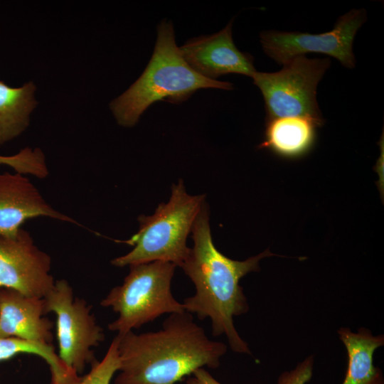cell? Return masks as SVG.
<instances>
[{"label":"cell","instance_id":"obj_11","mask_svg":"<svg viewBox=\"0 0 384 384\" xmlns=\"http://www.w3.org/2000/svg\"><path fill=\"white\" fill-rule=\"evenodd\" d=\"M36 217L78 224L50 206L25 175L0 174V235H16L25 221Z\"/></svg>","mask_w":384,"mask_h":384},{"label":"cell","instance_id":"obj_17","mask_svg":"<svg viewBox=\"0 0 384 384\" xmlns=\"http://www.w3.org/2000/svg\"><path fill=\"white\" fill-rule=\"evenodd\" d=\"M0 164L9 166L16 173L43 178L48 175L43 153L38 149L25 148L11 156L0 155Z\"/></svg>","mask_w":384,"mask_h":384},{"label":"cell","instance_id":"obj_20","mask_svg":"<svg viewBox=\"0 0 384 384\" xmlns=\"http://www.w3.org/2000/svg\"><path fill=\"white\" fill-rule=\"evenodd\" d=\"M192 376L185 379L186 384H223L215 379L203 368L196 370Z\"/></svg>","mask_w":384,"mask_h":384},{"label":"cell","instance_id":"obj_1","mask_svg":"<svg viewBox=\"0 0 384 384\" xmlns=\"http://www.w3.org/2000/svg\"><path fill=\"white\" fill-rule=\"evenodd\" d=\"M193 247L181 267L193 282L196 293L182 303L186 311L200 320L210 318L213 336L225 335L235 353L251 354L247 343L240 336L233 317L249 310L240 280L247 274L258 272L259 262L274 255L268 249L245 260H234L219 252L213 244L207 203L204 201L193 223Z\"/></svg>","mask_w":384,"mask_h":384},{"label":"cell","instance_id":"obj_12","mask_svg":"<svg viewBox=\"0 0 384 384\" xmlns=\"http://www.w3.org/2000/svg\"><path fill=\"white\" fill-rule=\"evenodd\" d=\"M44 314L43 298L9 289L0 290V337L51 345L53 323Z\"/></svg>","mask_w":384,"mask_h":384},{"label":"cell","instance_id":"obj_6","mask_svg":"<svg viewBox=\"0 0 384 384\" xmlns=\"http://www.w3.org/2000/svg\"><path fill=\"white\" fill-rule=\"evenodd\" d=\"M331 60L299 55L277 72H256L252 78L265 101L266 120L288 117L310 119L321 127L324 119L316 100L319 82Z\"/></svg>","mask_w":384,"mask_h":384},{"label":"cell","instance_id":"obj_8","mask_svg":"<svg viewBox=\"0 0 384 384\" xmlns=\"http://www.w3.org/2000/svg\"><path fill=\"white\" fill-rule=\"evenodd\" d=\"M366 19L365 9H353L341 16L329 31L311 34L265 31L260 33V43L265 54L282 65L297 56L319 53L331 56L351 69L356 65L353 40Z\"/></svg>","mask_w":384,"mask_h":384},{"label":"cell","instance_id":"obj_4","mask_svg":"<svg viewBox=\"0 0 384 384\" xmlns=\"http://www.w3.org/2000/svg\"><path fill=\"white\" fill-rule=\"evenodd\" d=\"M205 195L191 196L186 193L181 179L171 187L167 203H160L152 215H141L137 233L124 243L133 249L111 261L122 267L154 261L174 263L181 267L190 247L186 240Z\"/></svg>","mask_w":384,"mask_h":384},{"label":"cell","instance_id":"obj_13","mask_svg":"<svg viewBox=\"0 0 384 384\" xmlns=\"http://www.w3.org/2000/svg\"><path fill=\"white\" fill-rule=\"evenodd\" d=\"M319 127L313 120L301 117L266 120L264 139L258 147L284 159L300 158L313 148Z\"/></svg>","mask_w":384,"mask_h":384},{"label":"cell","instance_id":"obj_18","mask_svg":"<svg viewBox=\"0 0 384 384\" xmlns=\"http://www.w3.org/2000/svg\"><path fill=\"white\" fill-rule=\"evenodd\" d=\"M120 362L118 352V337L112 340L102 361L91 363L90 372L82 377L79 384H110L114 373L119 370Z\"/></svg>","mask_w":384,"mask_h":384},{"label":"cell","instance_id":"obj_15","mask_svg":"<svg viewBox=\"0 0 384 384\" xmlns=\"http://www.w3.org/2000/svg\"><path fill=\"white\" fill-rule=\"evenodd\" d=\"M35 91L32 82L12 87L0 80V144L17 137L28 127L37 105Z\"/></svg>","mask_w":384,"mask_h":384},{"label":"cell","instance_id":"obj_16","mask_svg":"<svg viewBox=\"0 0 384 384\" xmlns=\"http://www.w3.org/2000/svg\"><path fill=\"white\" fill-rule=\"evenodd\" d=\"M21 353L35 354L44 359L50 367L51 384H78L81 380L82 377L66 366L52 345L0 337V361Z\"/></svg>","mask_w":384,"mask_h":384},{"label":"cell","instance_id":"obj_19","mask_svg":"<svg viewBox=\"0 0 384 384\" xmlns=\"http://www.w3.org/2000/svg\"><path fill=\"white\" fill-rule=\"evenodd\" d=\"M314 361V356H309L294 369L283 372L278 378L277 384H306L312 377Z\"/></svg>","mask_w":384,"mask_h":384},{"label":"cell","instance_id":"obj_5","mask_svg":"<svg viewBox=\"0 0 384 384\" xmlns=\"http://www.w3.org/2000/svg\"><path fill=\"white\" fill-rule=\"evenodd\" d=\"M176 265L154 261L132 265L121 285L112 288L100 304L119 314L108 329L119 335L137 329L164 314L186 311L173 296L171 280Z\"/></svg>","mask_w":384,"mask_h":384},{"label":"cell","instance_id":"obj_9","mask_svg":"<svg viewBox=\"0 0 384 384\" xmlns=\"http://www.w3.org/2000/svg\"><path fill=\"white\" fill-rule=\"evenodd\" d=\"M50 267V256L34 244L26 230L0 235V288L44 298L55 282Z\"/></svg>","mask_w":384,"mask_h":384},{"label":"cell","instance_id":"obj_14","mask_svg":"<svg viewBox=\"0 0 384 384\" xmlns=\"http://www.w3.org/2000/svg\"><path fill=\"white\" fill-rule=\"evenodd\" d=\"M338 334L348 355V368L342 384H383L382 370L373 365V353L384 345V336H374L361 328L357 332L341 328Z\"/></svg>","mask_w":384,"mask_h":384},{"label":"cell","instance_id":"obj_10","mask_svg":"<svg viewBox=\"0 0 384 384\" xmlns=\"http://www.w3.org/2000/svg\"><path fill=\"white\" fill-rule=\"evenodd\" d=\"M232 24L233 20L221 31L191 38L179 47L183 58L196 73L213 80L228 73L253 77L257 72L253 57L235 46Z\"/></svg>","mask_w":384,"mask_h":384},{"label":"cell","instance_id":"obj_7","mask_svg":"<svg viewBox=\"0 0 384 384\" xmlns=\"http://www.w3.org/2000/svg\"><path fill=\"white\" fill-rule=\"evenodd\" d=\"M45 314H56V336L60 358L78 375L87 363L97 360L93 346L105 339L102 328L90 313L91 306L73 296V290L65 279L57 280L43 298Z\"/></svg>","mask_w":384,"mask_h":384},{"label":"cell","instance_id":"obj_3","mask_svg":"<svg viewBox=\"0 0 384 384\" xmlns=\"http://www.w3.org/2000/svg\"><path fill=\"white\" fill-rule=\"evenodd\" d=\"M207 88L228 90L233 89V85L207 79L196 73L180 53L171 21L163 20L157 26L154 50L145 70L110 107L119 125L131 127L155 102L178 104L196 90Z\"/></svg>","mask_w":384,"mask_h":384},{"label":"cell","instance_id":"obj_2","mask_svg":"<svg viewBox=\"0 0 384 384\" xmlns=\"http://www.w3.org/2000/svg\"><path fill=\"white\" fill-rule=\"evenodd\" d=\"M117 337L120 368L114 384H176L200 368H217L227 351L187 311L171 314L157 331Z\"/></svg>","mask_w":384,"mask_h":384}]
</instances>
